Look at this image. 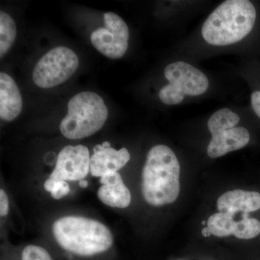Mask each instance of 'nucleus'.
Returning <instances> with one entry per match:
<instances>
[{"instance_id": "19", "label": "nucleus", "mask_w": 260, "mask_h": 260, "mask_svg": "<svg viewBox=\"0 0 260 260\" xmlns=\"http://www.w3.org/2000/svg\"><path fill=\"white\" fill-rule=\"evenodd\" d=\"M9 212V201L8 195L3 189L0 190V215L2 217L8 215Z\"/></svg>"}, {"instance_id": "13", "label": "nucleus", "mask_w": 260, "mask_h": 260, "mask_svg": "<svg viewBox=\"0 0 260 260\" xmlns=\"http://www.w3.org/2000/svg\"><path fill=\"white\" fill-rule=\"evenodd\" d=\"M22 108L21 94L15 80L7 73H0V117L13 121L20 115Z\"/></svg>"}, {"instance_id": "11", "label": "nucleus", "mask_w": 260, "mask_h": 260, "mask_svg": "<svg viewBox=\"0 0 260 260\" xmlns=\"http://www.w3.org/2000/svg\"><path fill=\"white\" fill-rule=\"evenodd\" d=\"M103 186L98 191L99 200L112 208H126L131 203V193L118 172H110L101 177Z\"/></svg>"}, {"instance_id": "5", "label": "nucleus", "mask_w": 260, "mask_h": 260, "mask_svg": "<svg viewBox=\"0 0 260 260\" xmlns=\"http://www.w3.org/2000/svg\"><path fill=\"white\" fill-rule=\"evenodd\" d=\"M240 117L228 108L220 109L210 116L208 128L212 140L207 152L211 158L223 156L240 150L249 143L250 135L246 128L237 126Z\"/></svg>"}, {"instance_id": "21", "label": "nucleus", "mask_w": 260, "mask_h": 260, "mask_svg": "<svg viewBox=\"0 0 260 260\" xmlns=\"http://www.w3.org/2000/svg\"><path fill=\"white\" fill-rule=\"evenodd\" d=\"M79 185L80 187L86 188L88 185V181L84 180V179H82V180L79 181Z\"/></svg>"}, {"instance_id": "7", "label": "nucleus", "mask_w": 260, "mask_h": 260, "mask_svg": "<svg viewBox=\"0 0 260 260\" xmlns=\"http://www.w3.org/2000/svg\"><path fill=\"white\" fill-rule=\"evenodd\" d=\"M79 66V59L70 48L57 47L48 51L38 61L32 80L42 88H51L64 83Z\"/></svg>"}, {"instance_id": "15", "label": "nucleus", "mask_w": 260, "mask_h": 260, "mask_svg": "<svg viewBox=\"0 0 260 260\" xmlns=\"http://www.w3.org/2000/svg\"><path fill=\"white\" fill-rule=\"evenodd\" d=\"M234 217L225 213L211 215L208 220V229L210 234L217 237H226L233 235L236 226Z\"/></svg>"}, {"instance_id": "4", "label": "nucleus", "mask_w": 260, "mask_h": 260, "mask_svg": "<svg viewBox=\"0 0 260 260\" xmlns=\"http://www.w3.org/2000/svg\"><path fill=\"white\" fill-rule=\"evenodd\" d=\"M107 118L108 109L102 98L93 92H81L68 102V114L59 128L68 139H83L102 129Z\"/></svg>"}, {"instance_id": "12", "label": "nucleus", "mask_w": 260, "mask_h": 260, "mask_svg": "<svg viewBox=\"0 0 260 260\" xmlns=\"http://www.w3.org/2000/svg\"><path fill=\"white\" fill-rule=\"evenodd\" d=\"M217 207L220 213L234 217L239 213L247 215V213L260 209V194L242 189L229 191L218 198Z\"/></svg>"}, {"instance_id": "17", "label": "nucleus", "mask_w": 260, "mask_h": 260, "mask_svg": "<svg viewBox=\"0 0 260 260\" xmlns=\"http://www.w3.org/2000/svg\"><path fill=\"white\" fill-rule=\"evenodd\" d=\"M44 189L50 191L51 197L54 199L59 200L66 196L70 192L69 184L65 181L55 180L49 178L44 184Z\"/></svg>"}, {"instance_id": "1", "label": "nucleus", "mask_w": 260, "mask_h": 260, "mask_svg": "<svg viewBox=\"0 0 260 260\" xmlns=\"http://www.w3.org/2000/svg\"><path fill=\"white\" fill-rule=\"evenodd\" d=\"M180 164L167 145H155L147 155L142 175V193L155 207L172 204L180 192Z\"/></svg>"}, {"instance_id": "18", "label": "nucleus", "mask_w": 260, "mask_h": 260, "mask_svg": "<svg viewBox=\"0 0 260 260\" xmlns=\"http://www.w3.org/2000/svg\"><path fill=\"white\" fill-rule=\"evenodd\" d=\"M21 260H53L49 253L41 246L28 245L21 253Z\"/></svg>"}, {"instance_id": "9", "label": "nucleus", "mask_w": 260, "mask_h": 260, "mask_svg": "<svg viewBox=\"0 0 260 260\" xmlns=\"http://www.w3.org/2000/svg\"><path fill=\"white\" fill-rule=\"evenodd\" d=\"M88 148L84 145H68L59 152L54 171L49 178L59 181H80L90 171Z\"/></svg>"}, {"instance_id": "8", "label": "nucleus", "mask_w": 260, "mask_h": 260, "mask_svg": "<svg viewBox=\"0 0 260 260\" xmlns=\"http://www.w3.org/2000/svg\"><path fill=\"white\" fill-rule=\"evenodd\" d=\"M104 28H99L90 35L95 49L110 59H120L128 48L129 30L124 20L116 13L104 14Z\"/></svg>"}, {"instance_id": "20", "label": "nucleus", "mask_w": 260, "mask_h": 260, "mask_svg": "<svg viewBox=\"0 0 260 260\" xmlns=\"http://www.w3.org/2000/svg\"><path fill=\"white\" fill-rule=\"evenodd\" d=\"M251 102L254 112L260 117V91H254L251 94Z\"/></svg>"}, {"instance_id": "16", "label": "nucleus", "mask_w": 260, "mask_h": 260, "mask_svg": "<svg viewBox=\"0 0 260 260\" xmlns=\"http://www.w3.org/2000/svg\"><path fill=\"white\" fill-rule=\"evenodd\" d=\"M260 234V221L257 219L248 218L244 215L242 220L237 221L234 237L240 239H251Z\"/></svg>"}, {"instance_id": "10", "label": "nucleus", "mask_w": 260, "mask_h": 260, "mask_svg": "<svg viewBox=\"0 0 260 260\" xmlns=\"http://www.w3.org/2000/svg\"><path fill=\"white\" fill-rule=\"evenodd\" d=\"M130 160V154L126 148L119 150L111 147L109 142L94 147L90 157V172L92 176L102 177L110 172H117Z\"/></svg>"}, {"instance_id": "14", "label": "nucleus", "mask_w": 260, "mask_h": 260, "mask_svg": "<svg viewBox=\"0 0 260 260\" xmlns=\"http://www.w3.org/2000/svg\"><path fill=\"white\" fill-rule=\"evenodd\" d=\"M17 36L16 24L5 12H0V57L6 55L14 44Z\"/></svg>"}, {"instance_id": "2", "label": "nucleus", "mask_w": 260, "mask_h": 260, "mask_svg": "<svg viewBox=\"0 0 260 260\" xmlns=\"http://www.w3.org/2000/svg\"><path fill=\"white\" fill-rule=\"evenodd\" d=\"M255 8L248 0H227L205 20L202 35L208 44L227 46L240 42L255 23Z\"/></svg>"}, {"instance_id": "3", "label": "nucleus", "mask_w": 260, "mask_h": 260, "mask_svg": "<svg viewBox=\"0 0 260 260\" xmlns=\"http://www.w3.org/2000/svg\"><path fill=\"white\" fill-rule=\"evenodd\" d=\"M56 242L64 250L80 256H91L109 250L112 232L104 224L80 216H65L53 225Z\"/></svg>"}, {"instance_id": "6", "label": "nucleus", "mask_w": 260, "mask_h": 260, "mask_svg": "<svg viewBox=\"0 0 260 260\" xmlns=\"http://www.w3.org/2000/svg\"><path fill=\"white\" fill-rule=\"evenodd\" d=\"M164 75L169 84L160 89L159 98L167 105L180 104L185 95H202L209 87L206 75L184 61H176L167 65Z\"/></svg>"}]
</instances>
